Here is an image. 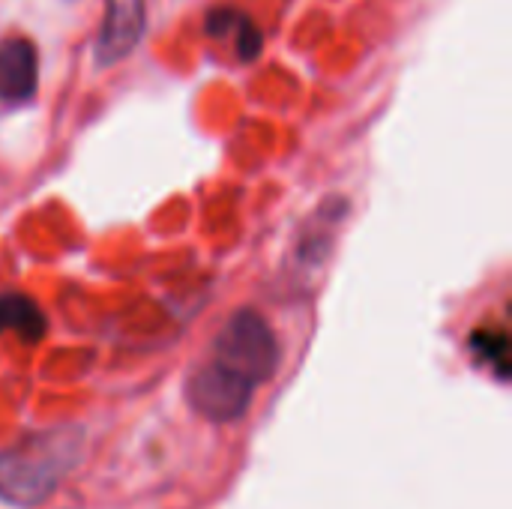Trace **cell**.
Returning <instances> with one entry per match:
<instances>
[{
  "label": "cell",
  "instance_id": "obj_2",
  "mask_svg": "<svg viewBox=\"0 0 512 509\" xmlns=\"http://www.w3.org/2000/svg\"><path fill=\"white\" fill-rule=\"evenodd\" d=\"M213 363L258 387L270 381L279 369V342L258 312L243 309L234 312L219 330L213 345Z\"/></svg>",
  "mask_w": 512,
  "mask_h": 509
},
{
  "label": "cell",
  "instance_id": "obj_7",
  "mask_svg": "<svg viewBox=\"0 0 512 509\" xmlns=\"http://www.w3.org/2000/svg\"><path fill=\"white\" fill-rule=\"evenodd\" d=\"M0 333H15L24 342H39L45 333V318L39 306L24 294H0Z\"/></svg>",
  "mask_w": 512,
  "mask_h": 509
},
{
  "label": "cell",
  "instance_id": "obj_1",
  "mask_svg": "<svg viewBox=\"0 0 512 509\" xmlns=\"http://www.w3.org/2000/svg\"><path fill=\"white\" fill-rule=\"evenodd\" d=\"M81 453V429H48L9 444L0 450V504L39 507L81 462Z\"/></svg>",
  "mask_w": 512,
  "mask_h": 509
},
{
  "label": "cell",
  "instance_id": "obj_3",
  "mask_svg": "<svg viewBox=\"0 0 512 509\" xmlns=\"http://www.w3.org/2000/svg\"><path fill=\"white\" fill-rule=\"evenodd\" d=\"M252 396H255V387L249 381L222 369L213 360L198 366L186 381V399H189L192 411L210 423L240 420L249 411Z\"/></svg>",
  "mask_w": 512,
  "mask_h": 509
},
{
  "label": "cell",
  "instance_id": "obj_5",
  "mask_svg": "<svg viewBox=\"0 0 512 509\" xmlns=\"http://www.w3.org/2000/svg\"><path fill=\"white\" fill-rule=\"evenodd\" d=\"M39 84V54L24 36H6L0 42V102L27 105Z\"/></svg>",
  "mask_w": 512,
  "mask_h": 509
},
{
  "label": "cell",
  "instance_id": "obj_6",
  "mask_svg": "<svg viewBox=\"0 0 512 509\" xmlns=\"http://www.w3.org/2000/svg\"><path fill=\"white\" fill-rule=\"evenodd\" d=\"M204 30H207L210 39L228 42L231 51H234V57L240 63H252L264 51V36H261L258 24L246 12H240L234 6L210 9L207 12V21H204Z\"/></svg>",
  "mask_w": 512,
  "mask_h": 509
},
{
  "label": "cell",
  "instance_id": "obj_4",
  "mask_svg": "<svg viewBox=\"0 0 512 509\" xmlns=\"http://www.w3.org/2000/svg\"><path fill=\"white\" fill-rule=\"evenodd\" d=\"M147 30V0H105L102 24L93 45L96 66H114L129 57Z\"/></svg>",
  "mask_w": 512,
  "mask_h": 509
}]
</instances>
